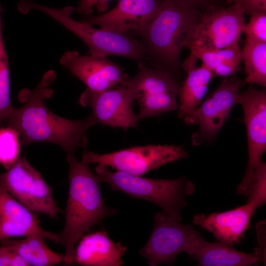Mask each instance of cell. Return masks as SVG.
Listing matches in <instances>:
<instances>
[{"label":"cell","instance_id":"6da1fadb","mask_svg":"<svg viewBox=\"0 0 266 266\" xmlns=\"http://www.w3.org/2000/svg\"><path fill=\"white\" fill-rule=\"evenodd\" d=\"M56 78L54 71L48 70L34 90H22L18 98L24 104L14 108L7 126L19 132L21 145L50 142L60 146L66 156L74 155L77 148L87 149V131L97 123L92 114L83 119L72 120L60 117L47 108L44 100L52 96L53 91L49 86Z\"/></svg>","mask_w":266,"mask_h":266},{"label":"cell","instance_id":"7a4b0ae2","mask_svg":"<svg viewBox=\"0 0 266 266\" xmlns=\"http://www.w3.org/2000/svg\"><path fill=\"white\" fill-rule=\"evenodd\" d=\"M201 14L182 0H163L157 14L143 27L131 32L139 37L148 65L174 75L181 51L191 42Z\"/></svg>","mask_w":266,"mask_h":266},{"label":"cell","instance_id":"3957f363","mask_svg":"<svg viewBox=\"0 0 266 266\" xmlns=\"http://www.w3.org/2000/svg\"><path fill=\"white\" fill-rule=\"evenodd\" d=\"M69 165V188L65 209V222L57 233V244L65 249L64 265L73 264L75 244L84 233L115 214L108 207L100 191L101 181L91 171L89 164L79 161L75 155L66 156Z\"/></svg>","mask_w":266,"mask_h":266},{"label":"cell","instance_id":"277c9868","mask_svg":"<svg viewBox=\"0 0 266 266\" xmlns=\"http://www.w3.org/2000/svg\"><path fill=\"white\" fill-rule=\"evenodd\" d=\"M95 172L101 182L107 183L113 191H119L132 198L152 202L163 212L181 222V210L187 205L185 198L194 194L193 183L185 177L157 179L123 171H111L105 165L98 164Z\"/></svg>","mask_w":266,"mask_h":266},{"label":"cell","instance_id":"5b68a950","mask_svg":"<svg viewBox=\"0 0 266 266\" xmlns=\"http://www.w3.org/2000/svg\"><path fill=\"white\" fill-rule=\"evenodd\" d=\"M29 7L43 12L77 36L87 46L90 55L123 57L137 64L145 60V50L139 40L126 34L97 29L84 22L75 20L71 17L74 11L72 6L56 8L32 1Z\"/></svg>","mask_w":266,"mask_h":266},{"label":"cell","instance_id":"8992f818","mask_svg":"<svg viewBox=\"0 0 266 266\" xmlns=\"http://www.w3.org/2000/svg\"><path fill=\"white\" fill-rule=\"evenodd\" d=\"M137 73L127 81L139 107V119L159 116L178 108L177 98L181 86L170 72L138 64Z\"/></svg>","mask_w":266,"mask_h":266},{"label":"cell","instance_id":"52a82bcc","mask_svg":"<svg viewBox=\"0 0 266 266\" xmlns=\"http://www.w3.org/2000/svg\"><path fill=\"white\" fill-rule=\"evenodd\" d=\"M187 156L186 151L180 145H151L137 146L102 154L86 149L82 161L87 164L105 165L117 171L141 176Z\"/></svg>","mask_w":266,"mask_h":266},{"label":"cell","instance_id":"ba28073f","mask_svg":"<svg viewBox=\"0 0 266 266\" xmlns=\"http://www.w3.org/2000/svg\"><path fill=\"white\" fill-rule=\"evenodd\" d=\"M6 170L0 174V179L15 199L32 212L57 219L63 210L57 205L52 189L25 158L20 157Z\"/></svg>","mask_w":266,"mask_h":266},{"label":"cell","instance_id":"9c48e42d","mask_svg":"<svg viewBox=\"0 0 266 266\" xmlns=\"http://www.w3.org/2000/svg\"><path fill=\"white\" fill-rule=\"evenodd\" d=\"M153 219L152 233L140 255L149 266L173 265L176 256L185 252L200 234L192 225H183L163 212L155 214Z\"/></svg>","mask_w":266,"mask_h":266},{"label":"cell","instance_id":"30bf717a","mask_svg":"<svg viewBox=\"0 0 266 266\" xmlns=\"http://www.w3.org/2000/svg\"><path fill=\"white\" fill-rule=\"evenodd\" d=\"M238 103L242 107L246 126L248 160L244 177L236 193L248 196L253 182L254 171L266 150V92L250 87L239 93Z\"/></svg>","mask_w":266,"mask_h":266},{"label":"cell","instance_id":"8fae6325","mask_svg":"<svg viewBox=\"0 0 266 266\" xmlns=\"http://www.w3.org/2000/svg\"><path fill=\"white\" fill-rule=\"evenodd\" d=\"M244 12L238 3L211 7L202 13L191 42L205 50H218L238 44L245 25Z\"/></svg>","mask_w":266,"mask_h":266},{"label":"cell","instance_id":"7c38bea8","mask_svg":"<svg viewBox=\"0 0 266 266\" xmlns=\"http://www.w3.org/2000/svg\"><path fill=\"white\" fill-rule=\"evenodd\" d=\"M128 77L113 89L96 91L87 88L81 94L78 103L91 108L97 124L125 130L136 127L140 119L132 108L135 94L128 82Z\"/></svg>","mask_w":266,"mask_h":266},{"label":"cell","instance_id":"4fadbf2b","mask_svg":"<svg viewBox=\"0 0 266 266\" xmlns=\"http://www.w3.org/2000/svg\"><path fill=\"white\" fill-rule=\"evenodd\" d=\"M241 83L240 79H229L226 77L217 89L184 119L187 124L199 126L198 140H209L216 137L233 107L238 103Z\"/></svg>","mask_w":266,"mask_h":266},{"label":"cell","instance_id":"5bb4252c","mask_svg":"<svg viewBox=\"0 0 266 266\" xmlns=\"http://www.w3.org/2000/svg\"><path fill=\"white\" fill-rule=\"evenodd\" d=\"M60 63L87 88L96 91L115 88L129 76L123 67L106 57L83 55L75 50L64 53Z\"/></svg>","mask_w":266,"mask_h":266},{"label":"cell","instance_id":"9a60e30c","mask_svg":"<svg viewBox=\"0 0 266 266\" xmlns=\"http://www.w3.org/2000/svg\"><path fill=\"white\" fill-rule=\"evenodd\" d=\"M163 0H119L115 7L98 16H85L81 21L121 34L143 27L159 11Z\"/></svg>","mask_w":266,"mask_h":266},{"label":"cell","instance_id":"2e32d148","mask_svg":"<svg viewBox=\"0 0 266 266\" xmlns=\"http://www.w3.org/2000/svg\"><path fill=\"white\" fill-rule=\"evenodd\" d=\"M34 235L57 243V233L43 230L36 213L15 199L0 179V240Z\"/></svg>","mask_w":266,"mask_h":266},{"label":"cell","instance_id":"e0dca14e","mask_svg":"<svg viewBox=\"0 0 266 266\" xmlns=\"http://www.w3.org/2000/svg\"><path fill=\"white\" fill-rule=\"evenodd\" d=\"M258 206L247 201L240 207L223 212L194 216L193 223L211 233L216 239L233 246L238 244L249 228L250 222Z\"/></svg>","mask_w":266,"mask_h":266},{"label":"cell","instance_id":"ac0fdd59","mask_svg":"<svg viewBox=\"0 0 266 266\" xmlns=\"http://www.w3.org/2000/svg\"><path fill=\"white\" fill-rule=\"evenodd\" d=\"M201 266H250L261 259L263 250L257 248L252 254L238 251L226 243L209 242L199 235L185 251Z\"/></svg>","mask_w":266,"mask_h":266},{"label":"cell","instance_id":"d6986e66","mask_svg":"<svg viewBox=\"0 0 266 266\" xmlns=\"http://www.w3.org/2000/svg\"><path fill=\"white\" fill-rule=\"evenodd\" d=\"M76 248L73 264L85 266H121L127 248L115 243L105 231L82 237Z\"/></svg>","mask_w":266,"mask_h":266},{"label":"cell","instance_id":"ffe728a7","mask_svg":"<svg viewBox=\"0 0 266 266\" xmlns=\"http://www.w3.org/2000/svg\"><path fill=\"white\" fill-rule=\"evenodd\" d=\"M198 59L192 54L186 59L182 67L187 72L186 78L178 93L180 104L178 117L184 120L190 116L199 106L208 90L213 73L202 64L197 66Z\"/></svg>","mask_w":266,"mask_h":266},{"label":"cell","instance_id":"44dd1931","mask_svg":"<svg viewBox=\"0 0 266 266\" xmlns=\"http://www.w3.org/2000/svg\"><path fill=\"white\" fill-rule=\"evenodd\" d=\"M44 238L37 235L19 240L10 238L0 240V244L19 256L28 266H51L63 262L64 255L51 250Z\"/></svg>","mask_w":266,"mask_h":266},{"label":"cell","instance_id":"7402d4cb","mask_svg":"<svg viewBox=\"0 0 266 266\" xmlns=\"http://www.w3.org/2000/svg\"><path fill=\"white\" fill-rule=\"evenodd\" d=\"M246 78L244 84L255 83L266 86V42L246 38L241 50Z\"/></svg>","mask_w":266,"mask_h":266},{"label":"cell","instance_id":"603a6c76","mask_svg":"<svg viewBox=\"0 0 266 266\" xmlns=\"http://www.w3.org/2000/svg\"><path fill=\"white\" fill-rule=\"evenodd\" d=\"M0 0V127L7 123L13 109L10 100L8 57L4 44Z\"/></svg>","mask_w":266,"mask_h":266},{"label":"cell","instance_id":"cb8c5ba5","mask_svg":"<svg viewBox=\"0 0 266 266\" xmlns=\"http://www.w3.org/2000/svg\"><path fill=\"white\" fill-rule=\"evenodd\" d=\"M187 48L190 49L191 54L200 60L202 64L212 72L216 67L224 63L242 61L238 44L218 50H205L194 46Z\"/></svg>","mask_w":266,"mask_h":266},{"label":"cell","instance_id":"d4e9b609","mask_svg":"<svg viewBox=\"0 0 266 266\" xmlns=\"http://www.w3.org/2000/svg\"><path fill=\"white\" fill-rule=\"evenodd\" d=\"M20 133L10 126L0 127V164L6 169L19 158Z\"/></svg>","mask_w":266,"mask_h":266},{"label":"cell","instance_id":"484cf974","mask_svg":"<svg viewBox=\"0 0 266 266\" xmlns=\"http://www.w3.org/2000/svg\"><path fill=\"white\" fill-rule=\"evenodd\" d=\"M248 197L247 201L255 202L259 207L266 202V165L262 161L254 171L253 184Z\"/></svg>","mask_w":266,"mask_h":266},{"label":"cell","instance_id":"4316f807","mask_svg":"<svg viewBox=\"0 0 266 266\" xmlns=\"http://www.w3.org/2000/svg\"><path fill=\"white\" fill-rule=\"evenodd\" d=\"M250 16V21L244 25L242 31L246 38L266 42V12H257Z\"/></svg>","mask_w":266,"mask_h":266},{"label":"cell","instance_id":"83f0119b","mask_svg":"<svg viewBox=\"0 0 266 266\" xmlns=\"http://www.w3.org/2000/svg\"><path fill=\"white\" fill-rule=\"evenodd\" d=\"M111 0H80L76 10L80 14L85 16L90 15L95 7L99 12L102 14L107 11L109 3Z\"/></svg>","mask_w":266,"mask_h":266},{"label":"cell","instance_id":"f1b7e54d","mask_svg":"<svg viewBox=\"0 0 266 266\" xmlns=\"http://www.w3.org/2000/svg\"><path fill=\"white\" fill-rule=\"evenodd\" d=\"M238 4L244 13L249 16L257 12H266V0H233Z\"/></svg>","mask_w":266,"mask_h":266},{"label":"cell","instance_id":"f546056e","mask_svg":"<svg viewBox=\"0 0 266 266\" xmlns=\"http://www.w3.org/2000/svg\"><path fill=\"white\" fill-rule=\"evenodd\" d=\"M0 266H28L17 254L0 245Z\"/></svg>","mask_w":266,"mask_h":266},{"label":"cell","instance_id":"4dcf8cb0","mask_svg":"<svg viewBox=\"0 0 266 266\" xmlns=\"http://www.w3.org/2000/svg\"><path fill=\"white\" fill-rule=\"evenodd\" d=\"M187 4L197 7H206V9L211 7L214 0H182Z\"/></svg>","mask_w":266,"mask_h":266}]
</instances>
